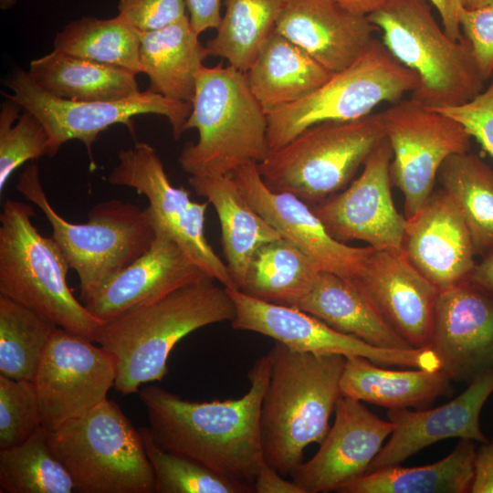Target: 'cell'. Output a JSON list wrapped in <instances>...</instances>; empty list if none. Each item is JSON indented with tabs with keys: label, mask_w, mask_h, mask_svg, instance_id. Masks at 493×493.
<instances>
[{
	"label": "cell",
	"mask_w": 493,
	"mask_h": 493,
	"mask_svg": "<svg viewBox=\"0 0 493 493\" xmlns=\"http://www.w3.org/2000/svg\"><path fill=\"white\" fill-rule=\"evenodd\" d=\"M270 370V354L258 358L247 374L248 391L237 399L196 402L158 386L142 388L152 439L165 450L253 487L265 461L260 414Z\"/></svg>",
	"instance_id": "6da1fadb"
},
{
	"label": "cell",
	"mask_w": 493,
	"mask_h": 493,
	"mask_svg": "<svg viewBox=\"0 0 493 493\" xmlns=\"http://www.w3.org/2000/svg\"><path fill=\"white\" fill-rule=\"evenodd\" d=\"M215 281L203 277L103 321L94 342L114 360L119 393L131 394L143 383L162 381L169 354L181 339L205 326L233 320L234 300Z\"/></svg>",
	"instance_id": "7a4b0ae2"
},
{
	"label": "cell",
	"mask_w": 493,
	"mask_h": 493,
	"mask_svg": "<svg viewBox=\"0 0 493 493\" xmlns=\"http://www.w3.org/2000/svg\"><path fill=\"white\" fill-rule=\"evenodd\" d=\"M260 414L266 462L284 477L303 462L305 448L320 444L341 394L346 357L293 351L276 342Z\"/></svg>",
	"instance_id": "3957f363"
},
{
	"label": "cell",
	"mask_w": 493,
	"mask_h": 493,
	"mask_svg": "<svg viewBox=\"0 0 493 493\" xmlns=\"http://www.w3.org/2000/svg\"><path fill=\"white\" fill-rule=\"evenodd\" d=\"M191 103L184 131L196 129L198 140L186 144L178 157L190 176L231 175L269 153L267 113L251 92L246 72L230 65H204Z\"/></svg>",
	"instance_id": "277c9868"
},
{
	"label": "cell",
	"mask_w": 493,
	"mask_h": 493,
	"mask_svg": "<svg viewBox=\"0 0 493 493\" xmlns=\"http://www.w3.org/2000/svg\"><path fill=\"white\" fill-rule=\"evenodd\" d=\"M16 188L49 222L53 239L79 276L81 302L143 255L155 238L150 209L117 199L93 206L87 223L68 222L50 205L35 163L23 170Z\"/></svg>",
	"instance_id": "5b68a950"
},
{
	"label": "cell",
	"mask_w": 493,
	"mask_h": 493,
	"mask_svg": "<svg viewBox=\"0 0 493 493\" xmlns=\"http://www.w3.org/2000/svg\"><path fill=\"white\" fill-rule=\"evenodd\" d=\"M368 18L389 52L419 78L412 100L430 109L455 107L483 90L467 41L450 38L426 0H387Z\"/></svg>",
	"instance_id": "8992f818"
},
{
	"label": "cell",
	"mask_w": 493,
	"mask_h": 493,
	"mask_svg": "<svg viewBox=\"0 0 493 493\" xmlns=\"http://www.w3.org/2000/svg\"><path fill=\"white\" fill-rule=\"evenodd\" d=\"M33 208L6 200L0 215V295L47 318L58 327L94 341L103 321L69 289L70 268L53 237L32 223Z\"/></svg>",
	"instance_id": "52a82bcc"
},
{
	"label": "cell",
	"mask_w": 493,
	"mask_h": 493,
	"mask_svg": "<svg viewBox=\"0 0 493 493\" xmlns=\"http://www.w3.org/2000/svg\"><path fill=\"white\" fill-rule=\"evenodd\" d=\"M52 453L75 492L152 493L155 478L140 430L106 399L81 417L48 432Z\"/></svg>",
	"instance_id": "ba28073f"
},
{
	"label": "cell",
	"mask_w": 493,
	"mask_h": 493,
	"mask_svg": "<svg viewBox=\"0 0 493 493\" xmlns=\"http://www.w3.org/2000/svg\"><path fill=\"white\" fill-rule=\"evenodd\" d=\"M384 138L381 112L325 121L269 152L257 169L270 190L316 205L344 190Z\"/></svg>",
	"instance_id": "9c48e42d"
},
{
	"label": "cell",
	"mask_w": 493,
	"mask_h": 493,
	"mask_svg": "<svg viewBox=\"0 0 493 493\" xmlns=\"http://www.w3.org/2000/svg\"><path fill=\"white\" fill-rule=\"evenodd\" d=\"M419 84L417 75L374 38L360 58L346 68L334 72L311 94L267 113L269 152L279 149L318 123L367 116L383 102L402 100Z\"/></svg>",
	"instance_id": "30bf717a"
},
{
	"label": "cell",
	"mask_w": 493,
	"mask_h": 493,
	"mask_svg": "<svg viewBox=\"0 0 493 493\" xmlns=\"http://www.w3.org/2000/svg\"><path fill=\"white\" fill-rule=\"evenodd\" d=\"M12 90L6 94L24 110L36 115L50 137L48 157L55 156L70 140L80 141L87 148L92 165V144L101 131L114 124H124L133 131L132 118L156 114L167 118L174 139L184 132V124L192 111V103L142 91L116 101H78L54 96L38 87L27 71L16 68L5 80Z\"/></svg>",
	"instance_id": "8fae6325"
},
{
	"label": "cell",
	"mask_w": 493,
	"mask_h": 493,
	"mask_svg": "<svg viewBox=\"0 0 493 493\" xmlns=\"http://www.w3.org/2000/svg\"><path fill=\"white\" fill-rule=\"evenodd\" d=\"M385 138L392 148V185L404 198V216L425 205L446 158L469 152L471 136L451 117L417 101L400 100L381 112Z\"/></svg>",
	"instance_id": "7c38bea8"
},
{
	"label": "cell",
	"mask_w": 493,
	"mask_h": 493,
	"mask_svg": "<svg viewBox=\"0 0 493 493\" xmlns=\"http://www.w3.org/2000/svg\"><path fill=\"white\" fill-rule=\"evenodd\" d=\"M108 182L143 194L156 226L166 230L206 275L226 288L236 289L226 264L215 254L205 235L208 201H192L189 191L173 186L160 156L150 144L138 142L121 150Z\"/></svg>",
	"instance_id": "4fadbf2b"
},
{
	"label": "cell",
	"mask_w": 493,
	"mask_h": 493,
	"mask_svg": "<svg viewBox=\"0 0 493 493\" xmlns=\"http://www.w3.org/2000/svg\"><path fill=\"white\" fill-rule=\"evenodd\" d=\"M228 291L236 307L231 321L234 330L265 335L299 352L362 356L382 366L440 370V361L429 347L404 350L376 347L339 331L299 309L266 302L238 289Z\"/></svg>",
	"instance_id": "5bb4252c"
},
{
	"label": "cell",
	"mask_w": 493,
	"mask_h": 493,
	"mask_svg": "<svg viewBox=\"0 0 493 493\" xmlns=\"http://www.w3.org/2000/svg\"><path fill=\"white\" fill-rule=\"evenodd\" d=\"M92 342L58 327L45 349L32 382L48 432L89 413L114 387V360Z\"/></svg>",
	"instance_id": "9a60e30c"
},
{
	"label": "cell",
	"mask_w": 493,
	"mask_h": 493,
	"mask_svg": "<svg viewBox=\"0 0 493 493\" xmlns=\"http://www.w3.org/2000/svg\"><path fill=\"white\" fill-rule=\"evenodd\" d=\"M392 157L391 145L384 138L348 188L313 205L312 211L334 239L345 244L363 241L376 250L402 249L406 218L392 197Z\"/></svg>",
	"instance_id": "2e32d148"
},
{
	"label": "cell",
	"mask_w": 493,
	"mask_h": 493,
	"mask_svg": "<svg viewBox=\"0 0 493 493\" xmlns=\"http://www.w3.org/2000/svg\"><path fill=\"white\" fill-rule=\"evenodd\" d=\"M231 177L247 203L320 270L349 278L359 275L373 247L351 246L334 239L307 203L293 194L270 190L256 163L241 166Z\"/></svg>",
	"instance_id": "e0dca14e"
},
{
	"label": "cell",
	"mask_w": 493,
	"mask_h": 493,
	"mask_svg": "<svg viewBox=\"0 0 493 493\" xmlns=\"http://www.w3.org/2000/svg\"><path fill=\"white\" fill-rule=\"evenodd\" d=\"M451 380L493 367V297L469 279L439 292L429 346Z\"/></svg>",
	"instance_id": "ac0fdd59"
},
{
	"label": "cell",
	"mask_w": 493,
	"mask_h": 493,
	"mask_svg": "<svg viewBox=\"0 0 493 493\" xmlns=\"http://www.w3.org/2000/svg\"><path fill=\"white\" fill-rule=\"evenodd\" d=\"M334 413V424L320 449L291 476L304 493L337 491L365 474L394 429L390 420L381 419L349 397L339 398Z\"/></svg>",
	"instance_id": "d6986e66"
},
{
	"label": "cell",
	"mask_w": 493,
	"mask_h": 493,
	"mask_svg": "<svg viewBox=\"0 0 493 493\" xmlns=\"http://www.w3.org/2000/svg\"><path fill=\"white\" fill-rule=\"evenodd\" d=\"M352 279L412 347L429 346L440 291L415 268L403 249H373Z\"/></svg>",
	"instance_id": "ffe728a7"
},
{
	"label": "cell",
	"mask_w": 493,
	"mask_h": 493,
	"mask_svg": "<svg viewBox=\"0 0 493 493\" xmlns=\"http://www.w3.org/2000/svg\"><path fill=\"white\" fill-rule=\"evenodd\" d=\"M493 393V367L468 383L467 388L450 402L434 409H389L394 429L372 461L366 473L400 465L420 450L444 439H488L480 427V413ZM365 473V474H366Z\"/></svg>",
	"instance_id": "44dd1931"
},
{
	"label": "cell",
	"mask_w": 493,
	"mask_h": 493,
	"mask_svg": "<svg viewBox=\"0 0 493 493\" xmlns=\"http://www.w3.org/2000/svg\"><path fill=\"white\" fill-rule=\"evenodd\" d=\"M402 249L439 291L469 279L476 265L467 225L442 189L434 191L422 209L406 219Z\"/></svg>",
	"instance_id": "7402d4cb"
},
{
	"label": "cell",
	"mask_w": 493,
	"mask_h": 493,
	"mask_svg": "<svg viewBox=\"0 0 493 493\" xmlns=\"http://www.w3.org/2000/svg\"><path fill=\"white\" fill-rule=\"evenodd\" d=\"M378 28L368 16L333 0H286L275 31L331 72L341 71L368 48Z\"/></svg>",
	"instance_id": "603a6c76"
},
{
	"label": "cell",
	"mask_w": 493,
	"mask_h": 493,
	"mask_svg": "<svg viewBox=\"0 0 493 493\" xmlns=\"http://www.w3.org/2000/svg\"><path fill=\"white\" fill-rule=\"evenodd\" d=\"M205 276L173 236L156 226L151 247L82 303L107 321Z\"/></svg>",
	"instance_id": "cb8c5ba5"
},
{
	"label": "cell",
	"mask_w": 493,
	"mask_h": 493,
	"mask_svg": "<svg viewBox=\"0 0 493 493\" xmlns=\"http://www.w3.org/2000/svg\"><path fill=\"white\" fill-rule=\"evenodd\" d=\"M295 308L373 346L414 348L393 330L352 278L320 270Z\"/></svg>",
	"instance_id": "d4e9b609"
},
{
	"label": "cell",
	"mask_w": 493,
	"mask_h": 493,
	"mask_svg": "<svg viewBox=\"0 0 493 493\" xmlns=\"http://www.w3.org/2000/svg\"><path fill=\"white\" fill-rule=\"evenodd\" d=\"M188 181L218 215L226 264L236 289H240L254 253L281 236L247 203L231 175L190 176Z\"/></svg>",
	"instance_id": "484cf974"
},
{
	"label": "cell",
	"mask_w": 493,
	"mask_h": 493,
	"mask_svg": "<svg viewBox=\"0 0 493 493\" xmlns=\"http://www.w3.org/2000/svg\"><path fill=\"white\" fill-rule=\"evenodd\" d=\"M333 73L274 30L246 76L251 92L268 113L306 98Z\"/></svg>",
	"instance_id": "4316f807"
},
{
	"label": "cell",
	"mask_w": 493,
	"mask_h": 493,
	"mask_svg": "<svg viewBox=\"0 0 493 493\" xmlns=\"http://www.w3.org/2000/svg\"><path fill=\"white\" fill-rule=\"evenodd\" d=\"M451 380L441 371L418 368L391 370L362 356L346 357L341 394L389 409H425L452 392Z\"/></svg>",
	"instance_id": "83f0119b"
},
{
	"label": "cell",
	"mask_w": 493,
	"mask_h": 493,
	"mask_svg": "<svg viewBox=\"0 0 493 493\" xmlns=\"http://www.w3.org/2000/svg\"><path fill=\"white\" fill-rule=\"evenodd\" d=\"M209 56L188 15L164 27L141 32L140 60L148 90L192 102L198 72Z\"/></svg>",
	"instance_id": "f1b7e54d"
},
{
	"label": "cell",
	"mask_w": 493,
	"mask_h": 493,
	"mask_svg": "<svg viewBox=\"0 0 493 493\" xmlns=\"http://www.w3.org/2000/svg\"><path fill=\"white\" fill-rule=\"evenodd\" d=\"M43 90L78 101H116L136 96V73L53 49L31 60L27 71Z\"/></svg>",
	"instance_id": "f546056e"
},
{
	"label": "cell",
	"mask_w": 493,
	"mask_h": 493,
	"mask_svg": "<svg viewBox=\"0 0 493 493\" xmlns=\"http://www.w3.org/2000/svg\"><path fill=\"white\" fill-rule=\"evenodd\" d=\"M477 446L459 439L449 455L422 467L392 466L363 474L342 485L340 493H469Z\"/></svg>",
	"instance_id": "4dcf8cb0"
},
{
	"label": "cell",
	"mask_w": 493,
	"mask_h": 493,
	"mask_svg": "<svg viewBox=\"0 0 493 493\" xmlns=\"http://www.w3.org/2000/svg\"><path fill=\"white\" fill-rule=\"evenodd\" d=\"M320 271L307 255L280 237L254 253L238 290L266 302L295 308Z\"/></svg>",
	"instance_id": "1f68e13d"
},
{
	"label": "cell",
	"mask_w": 493,
	"mask_h": 493,
	"mask_svg": "<svg viewBox=\"0 0 493 493\" xmlns=\"http://www.w3.org/2000/svg\"><path fill=\"white\" fill-rule=\"evenodd\" d=\"M436 182L463 215L476 254L493 249V168L477 154L456 153L442 163Z\"/></svg>",
	"instance_id": "d6a6232c"
},
{
	"label": "cell",
	"mask_w": 493,
	"mask_h": 493,
	"mask_svg": "<svg viewBox=\"0 0 493 493\" xmlns=\"http://www.w3.org/2000/svg\"><path fill=\"white\" fill-rule=\"evenodd\" d=\"M286 0H224L226 11L216 34L205 43L209 56L220 57L246 72L275 30Z\"/></svg>",
	"instance_id": "836d02e7"
},
{
	"label": "cell",
	"mask_w": 493,
	"mask_h": 493,
	"mask_svg": "<svg viewBox=\"0 0 493 493\" xmlns=\"http://www.w3.org/2000/svg\"><path fill=\"white\" fill-rule=\"evenodd\" d=\"M141 31L120 16H84L67 24L53 41V49L96 63L142 73Z\"/></svg>",
	"instance_id": "e575fe53"
},
{
	"label": "cell",
	"mask_w": 493,
	"mask_h": 493,
	"mask_svg": "<svg viewBox=\"0 0 493 493\" xmlns=\"http://www.w3.org/2000/svg\"><path fill=\"white\" fill-rule=\"evenodd\" d=\"M1 493H72L73 481L41 426L26 441L0 449Z\"/></svg>",
	"instance_id": "d590c367"
},
{
	"label": "cell",
	"mask_w": 493,
	"mask_h": 493,
	"mask_svg": "<svg viewBox=\"0 0 493 493\" xmlns=\"http://www.w3.org/2000/svg\"><path fill=\"white\" fill-rule=\"evenodd\" d=\"M57 328L37 312L0 295V374L32 381Z\"/></svg>",
	"instance_id": "8d00e7d4"
},
{
	"label": "cell",
	"mask_w": 493,
	"mask_h": 493,
	"mask_svg": "<svg viewBox=\"0 0 493 493\" xmlns=\"http://www.w3.org/2000/svg\"><path fill=\"white\" fill-rule=\"evenodd\" d=\"M152 467L156 493H252V486L226 478L183 454L163 449L149 427L140 428Z\"/></svg>",
	"instance_id": "74e56055"
},
{
	"label": "cell",
	"mask_w": 493,
	"mask_h": 493,
	"mask_svg": "<svg viewBox=\"0 0 493 493\" xmlns=\"http://www.w3.org/2000/svg\"><path fill=\"white\" fill-rule=\"evenodd\" d=\"M0 111V192L24 163L49 155L50 137L39 119L4 93Z\"/></svg>",
	"instance_id": "f35d334b"
},
{
	"label": "cell",
	"mask_w": 493,
	"mask_h": 493,
	"mask_svg": "<svg viewBox=\"0 0 493 493\" xmlns=\"http://www.w3.org/2000/svg\"><path fill=\"white\" fill-rule=\"evenodd\" d=\"M43 426L32 381L0 374V449L18 445Z\"/></svg>",
	"instance_id": "ab89813d"
},
{
	"label": "cell",
	"mask_w": 493,
	"mask_h": 493,
	"mask_svg": "<svg viewBox=\"0 0 493 493\" xmlns=\"http://www.w3.org/2000/svg\"><path fill=\"white\" fill-rule=\"evenodd\" d=\"M433 110L459 122L493 159V80L485 90L462 105Z\"/></svg>",
	"instance_id": "60d3db41"
},
{
	"label": "cell",
	"mask_w": 493,
	"mask_h": 493,
	"mask_svg": "<svg viewBox=\"0 0 493 493\" xmlns=\"http://www.w3.org/2000/svg\"><path fill=\"white\" fill-rule=\"evenodd\" d=\"M118 16L141 32L164 27L186 16L184 0H118Z\"/></svg>",
	"instance_id": "b9f144b4"
},
{
	"label": "cell",
	"mask_w": 493,
	"mask_h": 493,
	"mask_svg": "<svg viewBox=\"0 0 493 493\" xmlns=\"http://www.w3.org/2000/svg\"><path fill=\"white\" fill-rule=\"evenodd\" d=\"M460 24L476 64L488 80L493 74V5L473 10L465 8Z\"/></svg>",
	"instance_id": "7bdbcfd3"
},
{
	"label": "cell",
	"mask_w": 493,
	"mask_h": 493,
	"mask_svg": "<svg viewBox=\"0 0 493 493\" xmlns=\"http://www.w3.org/2000/svg\"><path fill=\"white\" fill-rule=\"evenodd\" d=\"M193 29L202 34L207 29L217 28L221 23L222 0H184Z\"/></svg>",
	"instance_id": "ee69618b"
},
{
	"label": "cell",
	"mask_w": 493,
	"mask_h": 493,
	"mask_svg": "<svg viewBox=\"0 0 493 493\" xmlns=\"http://www.w3.org/2000/svg\"><path fill=\"white\" fill-rule=\"evenodd\" d=\"M475 457L471 493H493V437L480 443Z\"/></svg>",
	"instance_id": "f6af8a7d"
},
{
	"label": "cell",
	"mask_w": 493,
	"mask_h": 493,
	"mask_svg": "<svg viewBox=\"0 0 493 493\" xmlns=\"http://www.w3.org/2000/svg\"><path fill=\"white\" fill-rule=\"evenodd\" d=\"M253 488L256 493H304L297 483L286 479L266 460L256 474Z\"/></svg>",
	"instance_id": "bcb514c9"
},
{
	"label": "cell",
	"mask_w": 493,
	"mask_h": 493,
	"mask_svg": "<svg viewBox=\"0 0 493 493\" xmlns=\"http://www.w3.org/2000/svg\"><path fill=\"white\" fill-rule=\"evenodd\" d=\"M436 8L442 21V26L447 36L456 41L464 38L460 17L465 9L464 0H429Z\"/></svg>",
	"instance_id": "7dc6e473"
},
{
	"label": "cell",
	"mask_w": 493,
	"mask_h": 493,
	"mask_svg": "<svg viewBox=\"0 0 493 493\" xmlns=\"http://www.w3.org/2000/svg\"><path fill=\"white\" fill-rule=\"evenodd\" d=\"M482 257V260L476 263L469 280L493 297V249Z\"/></svg>",
	"instance_id": "c3c4849f"
},
{
	"label": "cell",
	"mask_w": 493,
	"mask_h": 493,
	"mask_svg": "<svg viewBox=\"0 0 493 493\" xmlns=\"http://www.w3.org/2000/svg\"><path fill=\"white\" fill-rule=\"evenodd\" d=\"M348 11L368 16L379 9L387 0H333Z\"/></svg>",
	"instance_id": "681fc988"
},
{
	"label": "cell",
	"mask_w": 493,
	"mask_h": 493,
	"mask_svg": "<svg viewBox=\"0 0 493 493\" xmlns=\"http://www.w3.org/2000/svg\"><path fill=\"white\" fill-rule=\"evenodd\" d=\"M465 8L468 10L477 9L493 5V0H464Z\"/></svg>",
	"instance_id": "f907efd6"
},
{
	"label": "cell",
	"mask_w": 493,
	"mask_h": 493,
	"mask_svg": "<svg viewBox=\"0 0 493 493\" xmlns=\"http://www.w3.org/2000/svg\"><path fill=\"white\" fill-rule=\"evenodd\" d=\"M17 0H0V8L3 10L10 9Z\"/></svg>",
	"instance_id": "816d5d0a"
}]
</instances>
